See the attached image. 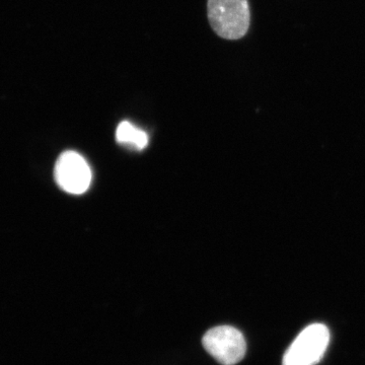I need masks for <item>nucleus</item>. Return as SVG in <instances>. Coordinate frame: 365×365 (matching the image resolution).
Returning <instances> with one entry per match:
<instances>
[{"label": "nucleus", "mask_w": 365, "mask_h": 365, "mask_svg": "<svg viewBox=\"0 0 365 365\" xmlns=\"http://www.w3.org/2000/svg\"><path fill=\"white\" fill-rule=\"evenodd\" d=\"M330 343V331L324 324L307 326L283 355L282 365H317Z\"/></svg>", "instance_id": "nucleus-2"}, {"label": "nucleus", "mask_w": 365, "mask_h": 365, "mask_svg": "<svg viewBox=\"0 0 365 365\" xmlns=\"http://www.w3.org/2000/svg\"><path fill=\"white\" fill-rule=\"evenodd\" d=\"M54 178L63 191L81 195L90 188L91 170L83 155L68 150L62 153L55 163Z\"/></svg>", "instance_id": "nucleus-4"}, {"label": "nucleus", "mask_w": 365, "mask_h": 365, "mask_svg": "<svg viewBox=\"0 0 365 365\" xmlns=\"http://www.w3.org/2000/svg\"><path fill=\"white\" fill-rule=\"evenodd\" d=\"M116 140L120 144L130 146L136 150H141L148 146V135L145 131L137 128L131 122L123 121L118 125Z\"/></svg>", "instance_id": "nucleus-5"}, {"label": "nucleus", "mask_w": 365, "mask_h": 365, "mask_svg": "<svg viewBox=\"0 0 365 365\" xmlns=\"http://www.w3.org/2000/svg\"><path fill=\"white\" fill-rule=\"evenodd\" d=\"M207 9L209 23L223 39L239 40L248 33V0H208Z\"/></svg>", "instance_id": "nucleus-1"}, {"label": "nucleus", "mask_w": 365, "mask_h": 365, "mask_svg": "<svg viewBox=\"0 0 365 365\" xmlns=\"http://www.w3.org/2000/svg\"><path fill=\"white\" fill-rule=\"evenodd\" d=\"M202 344L206 351L222 365H235L244 359L247 343L241 331L232 326L210 329L204 335Z\"/></svg>", "instance_id": "nucleus-3"}]
</instances>
